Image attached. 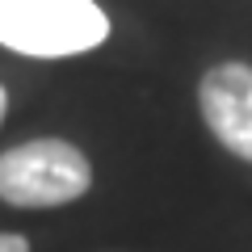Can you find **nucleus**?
Here are the masks:
<instances>
[{
    "instance_id": "1",
    "label": "nucleus",
    "mask_w": 252,
    "mask_h": 252,
    "mask_svg": "<svg viewBox=\"0 0 252 252\" xmlns=\"http://www.w3.org/2000/svg\"><path fill=\"white\" fill-rule=\"evenodd\" d=\"M93 189V164L67 139H30L0 152V202L17 210L72 206Z\"/></svg>"
},
{
    "instance_id": "5",
    "label": "nucleus",
    "mask_w": 252,
    "mask_h": 252,
    "mask_svg": "<svg viewBox=\"0 0 252 252\" xmlns=\"http://www.w3.org/2000/svg\"><path fill=\"white\" fill-rule=\"evenodd\" d=\"M4 114H9V93H4V84H0V126H4Z\"/></svg>"
},
{
    "instance_id": "4",
    "label": "nucleus",
    "mask_w": 252,
    "mask_h": 252,
    "mask_svg": "<svg viewBox=\"0 0 252 252\" xmlns=\"http://www.w3.org/2000/svg\"><path fill=\"white\" fill-rule=\"evenodd\" d=\"M0 252H30V240L17 231H0Z\"/></svg>"
},
{
    "instance_id": "2",
    "label": "nucleus",
    "mask_w": 252,
    "mask_h": 252,
    "mask_svg": "<svg viewBox=\"0 0 252 252\" xmlns=\"http://www.w3.org/2000/svg\"><path fill=\"white\" fill-rule=\"evenodd\" d=\"M109 38V17L93 0H0V46L30 59L97 51Z\"/></svg>"
},
{
    "instance_id": "3",
    "label": "nucleus",
    "mask_w": 252,
    "mask_h": 252,
    "mask_svg": "<svg viewBox=\"0 0 252 252\" xmlns=\"http://www.w3.org/2000/svg\"><path fill=\"white\" fill-rule=\"evenodd\" d=\"M198 114L219 147L252 164V63H215L198 80Z\"/></svg>"
}]
</instances>
